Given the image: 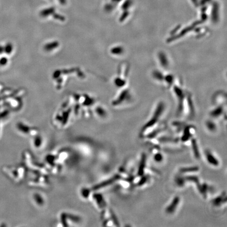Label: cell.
<instances>
[{
  "instance_id": "cell-1",
  "label": "cell",
  "mask_w": 227,
  "mask_h": 227,
  "mask_svg": "<svg viewBox=\"0 0 227 227\" xmlns=\"http://www.w3.org/2000/svg\"><path fill=\"white\" fill-rule=\"evenodd\" d=\"M179 197L178 196L175 197L173 200L172 201L171 204L167 207V208L166 209V213L169 214H171L172 213H174L178 206V204H179Z\"/></svg>"
},
{
  "instance_id": "cell-2",
  "label": "cell",
  "mask_w": 227,
  "mask_h": 227,
  "mask_svg": "<svg viewBox=\"0 0 227 227\" xmlns=\"http://www.w3.org/2000/svg\"><path fill=\"white\" fill-rule=\"evenodd\" d=\"M146 155L143 154L141 158V161L139 166L138 170V175L140 176L143 175L144 173L145 169L146 167Z\"/></svg>"
},
{
  "instance_id": "cell-3",
  "label": "cell",
  "mask_w": 227,
  "mask_h": 227,
  "mask_svg": "<svg viewBox=\"0 0 227 227\" xmlns=\"http://www.w3.org/2000/svg\"><path fill=\"white\" fill-rule=\"evenodd\" d=\"M206 157L207 161L211 165L214 166H218L219 165V161L210 151H207Z\"/></svg>"
},
{
  "instance_id": "cell-4",
  "label": "cell",
  "mask_w": 227,
  "mask_h": 227,
  "mask_svg": "<svg viewBox=\"0 0 227 227\" xmlns=\"http://www.w3.org/2000/svg\"><path fill=\"white\" fill-rule=\"evenodd\" d=\"M191 147H192V151H193V153L194 154V156L197 159H199L200 155L198 146L196 141L194 139H193L191 141Z\"/></svg>"
},
{
  "instance_id": "cell-5",
  "label": "cell",
  "mask_w": 227,
  "mask_h": 227,
  "mask_svg": "<svg viewBox=\"0 0 227 227\" xmlns=\"http://www.w3.org/2000/svg\"><path fill=\"white\" fill-rule=\"evenodd\" d=\"M199 168L197 166H192V167H188L182 168L180 170L181 173H192V172H196L198 171Z\"/></svg>"
},
{
  "instance_id": "cell-6",
  "label": "cell",
  "mask_w": 227,
  "mask_h": 227,
  "mask_svg": "<svg viewBox=\"0 0 227 227\" xmlns=\"http://www.w3.org/2000/svg\"><path fill=\"white\" fill-rule=\"evenodd\" d=\"M190 130L187 128V129H186V130H185V131H184V134H183V136L182 137V140L184 141H187L189 139V138H190Z\"/></svg>"
},
{
  "instance_id": "cell-7",
  "label": "cell",
  "mask_w": 227,
  "mask_h": 227,
  "mask_svg": "<svg viewBox=\"0 0 227 227\" xmlns=\"http://www.w3.org/2000/svg\"><path fill=\"white\" fill-rule=\"evenodd\" d=\"M222 201H223V196L218 197H217V198L215 199V200H213V203L215 205L218 206V205L221 204V202H222Z\"/></svg>"
},
{
  "instance_id": "cell-8",
  "label": "cell",
  "mask_w": 227,
  "mask_h": 227,
  "mask_svg": "<svg viewBox=\"0 0 227 227\" xmlns=\"http://www.w3.org/2000/svg\"><path fill=\"white\" fill-rule=\"evenodd\" d=\"M154 159L157 162H161L163 159V157L161 155V154H159L158 153L157 154H156L154 156Z\"/></svg>"
},
{
  "instance_id": "cell-9",
  "label": "cell",
  "mask_w": 227,
  "mask_h": 227,
  "mask_svg": "<svg viewBox=\"0 0 227 227\" xmlns=\"http://www.w3.org/2000/svg\"><path fill=\"white\" fill-rule=\"evenodd\" d=\"M207 127L208 128L209 130H210L211 131H214L216 129V126L214 124H213V123H208L207 124Z\"/></svg>"
},
{
  "instance_id": "cell-10",
  "label": "cell",
  "mask_w": 227,
  "mask_h": 227,
  "mask_svg": "<svg viewBox=\"0 0 227 227\" xmlns=\"http://www.w3.org/2000/svg\"><path fill=\"white\" fill-rule=\"evenodd\" d=\"M147 178L146 177H145V176L142 177L141 179L140 180V182H139V185L140 186H141V185H142L143 184H145V183L146 182V181H147Z\"/></svg>"
}]
</instances>
